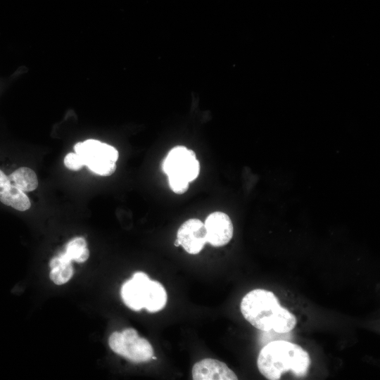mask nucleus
<instances>
[{
	"label": "nucleus",
	"mask_w": 380,
	"mask_h": 380,
	"mask_svg": "<svg viewBox=\"0 0 380 380\" xmlns=\"http://www.w3.org/2000/svg\"><path fill=\"white\" fill-rule=\"evenodd\" d=\"M163 170L167 175L172 191L182 194L188 190L189 183L198 176L200 164L194 151L177 146L165 157Z\"/></svg>",
	"instance_id": "20e7f679"
},
{
	"label": "nucleus",
	"mask_w": 380,
	"mask_h": 380,
	"mask_svg": "<svg viewBox=\"0 0 380 380\" xmlns=\"http://www.w3.org/2000/svg\"><path fill=\"white\" fill-rule=\"evenodd\" d=\"M311 361L309 354L300 346L286 341L267 343L260 351L257 365L267 379L277 380L286 372L296 377L308 374Z\"/></svg>",
	"instance_id": "f03ea898"
},
{
	"label": "nucleus",
	"mask_w": 380,
	"mask_h": 380,
	"mask_svg": "<svg viewBox=\"0 0 380 380\" xmlns=\"http://www.w3.org/2000/svg\"><path fill=\"white\" fill-rule=\"evenodd\" d=\"M194 380H236L234 372L217 360L205 358L196 362L192 368Z\"/></svg>",
	"instance_id": "1a4fd4ad"
},
{
	"label": "nucleus",
	"mask_w": 380,
	"mask_h": 380,
	"mask_svg": "<svg viewBox=\"0 0 380 380\" xmlns=\"http://www.w3.org/2000/svg\"><path fill=\"white\" fill-rule=\"evenodd\" d=\"M177 239L188 253H198L208 243L204 223L196 218L187 220L178 229Z\"/></svg>",
	"instance_id": "0eeeda50"
},
{
	"label": "nucleus",
	"mask_w": 380,
	"mask_h": 380,
	"mask_svg": "<svg viewBox=\"0 0 380 380\" xmlns=\"http://www.w3.org/2000/svg\"><path fill=\"white\" fill-rule=\"evenodd\" d=\"M11 184L8 177L0 170V187H7Z\"/></svg>",
	"instance_id": "2eb2a0df"
},
{
	"label": "nucleus",
	"mask_w": 380,
	"mask_h": 380,
	"mask_svg": "<svg viewBox=\"0 0 380 380\" xmlns=\"http://www.w3.org/2000/svg\"><path fill=\"white\" fill-rule=\"evenodd\" d=\"M240 308L243 317L263 331L273 329L277 333H287L297 322L295 315L280 305L274 293L265 289H256L246 293Z\"/></svg>",
	"instance_id": "f257e3e1"
},
{
	"label": "nucleus",
	"mask_w": 380,
	"mask_h": 380,
	"mask_svg": "<svg viewBox=\"0 0 380 380\" xmlns=\"http://www.w3.org/2000/svg\"><path fill=\"white\" fill-rule=\"evenodd\" d=\"M74 151L83 160L84 165L96 175L110 176L116 170L118 151L109 144L87 139L75 144Z\"/></svg>",
	"instance_id": "39448f33"
},
{
	"label": "nucleus",
	"mask_w": 380,
	"mask_h": 380,
	"mask_svg": "<svg viewBox=\"0 0 380 380\" xmlns=\"http://www.w3.org/2000/svg\"><path fill=\"white\" fill-rule=\"evenodd\" d=\"M108 344L113 352L135 363L148 362L153 355L151 343L132 328L113 332L108 338Z\"/></svg>",
	"instance_id": "423d86ee"
},
{
	"label": "nucleus",
	"mask_w": 380,
	"mask_h": 380,
	"mask_svg": "<svg viewBox=\"0 0 380 380\" xmlns=\"http://www.w3.org/2000/svg\"><path fill=\"white\" fill-rule=\"evenodd\" d=\"M60 255L68 261L83 262L88 259L89 251L87 248L85 239L82 237H76L67 243L65 252Z\"/></svg>",
	"instance_id": "ddd939ff"
},
{
	"label": "nucleus",
	"mask_w": 380,
	"mask_h": 380,
	"mask_svg": "<svg viewBox=\"0 0 380 380\" xmlns=\"http://www.w3.org/2000/svg\"><path fill=\"white\" fill-rule=\"evenodd\" d=\"M151 359L156 360V357H155V356L153 355L152 357H151Z\"/></svg>",
	"instance_id": "f3484780"
},
{
	"label": "nucleus",
	"mask_w": 380,
	"mask_h": 380,
	"mask_svg": "<svg viewBox=\"0 0 380 380\" xmlns=\"http://www.w3.org/2000/svg\"><path fill=\"white\" fill-rule=\"evenodd\" d=\"M64 165L65 167L71 170H79L84 165V161L80 156L77 153H69L64 158Z\"/></svg>",
	"instance_id": "4468645a"
},
{
	"label": "nucleus",
	"mask_w": 380,
	"mask_h": 380,
	"mask_svg": "<svg viewBox=\"0 0 380 380\" xmlns=\"http://www.w3.org/2000/svg\"><path fill=\"white\" fill-rule=\"evenodd\" d=\"M8 178L16 187L25 191H32L37 189L38 180L36 173L30 167H21L13 172Z\"/></svg>",
	"instance_id": "9b49d317"
},
{
	"label": "nucleus",
	"mask_w": 380,
	"mask_h": 380,
	"mask_svg": "<svg viewBox=\"0 0 380 380\" xmlns=\"http://www.w3.org/2000/svg\"><path fill=\"white\" fill-rule=\"evenodd\" d=\"M175 243V246H179V241H177V239H176V240L175 241V243Z\"/></svg>",
	"instance_id": "dca6fc26"
},
{
	"label": "nucleus",
	"mask_w": 380,
	"mask_h": 380,
	"mask_svg": "<svg viewBox=\"0 0 380 380\" xmlns=\"http://www.w3.org/2000/svg\"><path fill=\"white\" fill-rule=\"evenodd\" d=\"M50 279L58 285L68 281L73 274V268L71 262L63 259L60 255L54 257L50 261Z\"/></svg>",
	"instance_id": "f8f14e48"
},
{
	"label": "nucleus",
	"mask_w": 380,
	"mask_h": 380,
	"mask_svg": "<svg viewBox=\"0 0 380 380\" xmlns=\"http://www.w3.org/2000/svg\"><path fill=\"white\" fill-rule=\"evenodd\" d=\"M207 242L220 247L227 244L233 236V224L230 217L224 213L214 212L205 221Z\"/></svg>",
	"instance_id": "6e6552de"
},
{
	"label": "nucleus",
	"mask_w": 380,
	"mask_h": 380,
	"mask_svg": "<svg viewBox=\"0 0 380 380\" xmlns=\"http://www.w3.org/2000/svg\"><path fill=\"white\" fill-rule=\"evenodd\" d=\"M0 201L19 211H25L31 206L30 201L25 192L13 184L0 187Z\"/></svg>",
	"instance_id": "9d476101"
},
{
	"label": "nucleus",
	"mask_w": 380,
	"mask_h": 380,
	"mask_svg": "<svg viewBox=\"0 0 380 380\" xmlns=\"http://www.w3.org/2000/svg\"><path fill=\"white\" fill-rule=\"evenodd\" d=\"M121 297L130 309L139 311L145 308L149 312L162 310L167 303V293L158 281L151 280L142 272L134 274L121 288Z\"/></svg>",
	"instance_id": "7ed1b4c3"
}]
</instances>
